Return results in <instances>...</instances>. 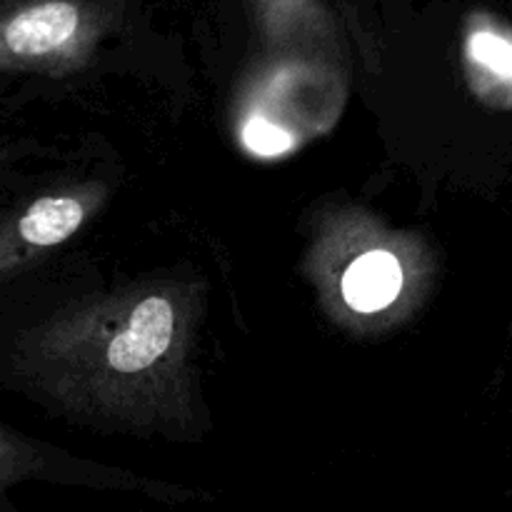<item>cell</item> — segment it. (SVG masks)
Listing matches in <instances>:
<instances>
[{
	"mask_svg": "<svg viewBox=\"0 0 512 512\" xmlns=\"http://www.w3.org/2000/svg\"><path fill=\"white\" fill-rule=\"evenodd\" d=\"M345 3H348V5H355V0H345Z\"/></svg>",
	"mask_w": 512,
	"mask_h": 512,
	"instance_id": "cell-5",
	"label": "cell"
},
{
	"mask_svg": "<svg viewBox=\"0 0 512 512\" xmlns=\"http://www.w3.org/2000/svg\"><path fill=\"white\" fill-rule=\"evenodd\" d=\"M173 308L165 298H148L133 310L128 328L108 345V363L118 373L150 368L173 340Z\"/></svg>",
	"mask_w": 512,
	"mask_h": 512,
	"instance_id": "cell-1",
	"label": "cell"
},
{
	"mask_svg": "<svg viewBox=\"0 0 512 512\" xmlns=\"http://www.w3.org/2000/svg\"><path fill=\"white\" fill-rule=\"evenodd\" d=\"M243 138H245V145L260 155L285 153V150L293 145V138H290L283 128H278V125L260 118H253L248 125H245Z\"/></svg>",
	"mask_w": 512,
	"mask_h": 512,
	"instance_id": "cell-4",
	"label": "cell"
},
{
	"mask_svg": "<svg viewBox=\"0 0 512 512\" xmlns=\"http://www.w3.org/2000/svg\"><path fill=\"white\" fill-rule=\"evenodd\" d=\"M83 223V205L73 198H43L23 215L20 238L33 245H55L78 230Z\"/></svg>",
	"mask_w": 512,
	"mask_h": 512,
	"instance_id": "cell-3",
	"label": "cell"
},
{
	"mask_svg": "<svg viewBox=\"0 0 512 512\" xmlns=\"http://www.w3.org/2000/svg\"><path fill=\"white\" fill-rule=\"evenodd\" d=\"M403 285L398 260L390 253H368L355 260L343 280V295L355 310L373 313L395 300Z\"/></svg>",
	"mask_w": 512,
	"mask_h": 512,
	"instance_id": "cell-2",
	"label": "cell"
}]
</instances>
